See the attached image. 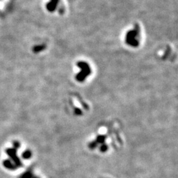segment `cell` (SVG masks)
<instances>
[{
	"label": "cell",
	"instance_id": "6da1fadb",
	"mask_svg": "<svg viewBox=\"0 0 178 178\" xmlns=\"http://www.w3.org/2000/svg\"><path fill=\"white\" fill-rule=\"evenodd\" d=\"M58 1L59 0H51V1L47 4L46 8L49 11H53L56 9V6L57 5Z\"/></svg>",
	"mask_w": 178,
	"mask_h": 178
}]
</instances>
